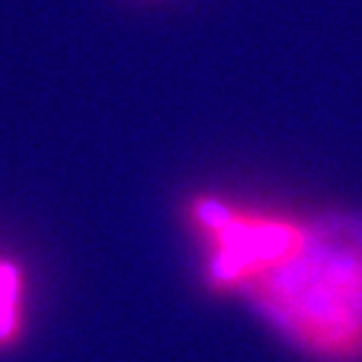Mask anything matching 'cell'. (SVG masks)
<instances>
[{
	"label": "cell",
	"instance_id": "obj_1",
	"mask_svg": "<svg viewBox=\"0 0 362 362\" xmlns=\"http://www.w3.org/2000/svg\"><path fill=\"white\" fill-rule=\"evenodd\" d=\"M244 284L307 352L332 362L362 360V216L334 214L307 224L287 255Z\"/></svg>",
	"mask_w": 362,
	"mask_h": 362
}]
</instances>
